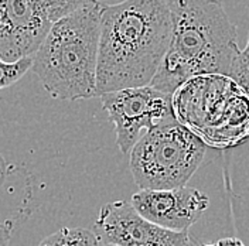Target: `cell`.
Returning a JSON list of instances; mask_svg holds the SVG:
<instances>
[{"mask_svg": "<svg viewBox=\"0 0 249 246\" xmlns=\"http://www.w3.org/2000/svg\"><path fill=\"white\" fill-rule=\"evenodd\" d=\"M12 241V224L0 222V246H10Z\"/></svg>", "mask_w": 249, "mask_h": 246, "instance_id": "obj_14", "label": "cell"}, {"mask_svg": "<svg viewBox=\"0 0 249 246\" xmlns=\"http://www.w3.org/2000/svg\"><path fill=\"white\" fill-rule=\"evenodd\" d=\"M161 1L170 13L171 40L149 85L173 95L197 75L228 77L239 47L224 0Z\"/></svg>", "mask_w": 249, "mask_h": 246, "instance_id": "obj_2", "label": "cell"}, {"mask_svg": "<svg viewBox=\"0 0 249 246\" xmlns=\"http://www.w3.org/2000/svg\"><path fill=\"white\" fill-rule=\"evenodd\" d=\"M207 144L177 119L143 133L130 149V171L140 190L186 185L201 166Z\"/></svg>", "mask_w": 249, "mask_h": 246, "instance_id": "obj_5", "label": "cell"}, {"mask_svg": "<svg viewBox=\"0 0 249 246\" xmlns=\"http://www.w3.org/2000/svg\"><path fill=\"white\" fill-rule=\"evenodd\" d=\"M173 108L205 144L231 147L249 136V93L227 75L190 78L173 93Z\"/></svg>", "mask_w": 249, "mask_h": 246, "instance_id": "obj_4", "label": "cell"}, {"mask_svg": "<svg viewBox=\"0 0 249 246\" xmlns=\"http://www.w3.org/2000/svg\"><path fill=\"white\" fill-rule=\"evenodd\" d=\"M38 246H99V238L91 229L62 228L44 238Z\"/></svg>", "mask_w": 249, "mask_h": 246, "instance_id": "obj_10", "label": "cell"}, {"mask_svg": "<svg viewBox=\"0 0 249 246\" xmlns=\"http://www.w3.org/2000/svg\"><path fill=\"white\" fill-rule=\"evenodd\" d=\"M130 204L146 219L171 231H188L207 211L210 198L193 187L140 190Z\"/></svg>", "mask_w": 249, "mask_h": 246, "instance_id": "obj_8", "label": "cell"}, {"mask_svg": "<svg viewBox=\"0 0 249 246\" xmlns=\"http://www.w3.org/2000/svg\"><path fill=\"white\" fill-rule=\"evenodd\" d=\"M51 26L36 0H0V58L30 57Z\"/></svg>", "mask_w": 249, "mask_h": 246, "instance_id": "obj_9", "label": "cell"}, {"mask_svg": "<svg viewBox=\"0 0 249 246\" xmlns=\"http://www.w3.org/2000/svg\"><path fill=\"white\" fill-rule=\"evenodd\" d=\"M99 246H118V245H113V244H108V242H102V241H99Z\"/></svg>", "mask_w": 249, "mask_h": 246, "instance_id": "obj_16", "label": "cell"}, {"mask_svg": "<svg viewBox=\"0 0 249 246\" xmlns=\"http://www.w3.org/2000/svg\"><path fill=\"white\" fill-rule=\"evenodd\" d=\"M170 40V13L161 0H124L112 6L104 4L96 93L149 85Z\"/></svg>", "mask_w": 249, "mask_h": 246, "instance_id": "obj_1", "label": "cell"}, {"mask_svg": "<svg viewBox=\"0 0 249 246\" xmlns=\"http://www.w3.org/2000/svg\"><path fill=\"white\" fill-rule=\"evenodd\" d=\"M31 68V55L16 61H6L0 58V91L12 87L24 77Z\"/></svg>", "mask_w": 249, "mask_h": 246, "instance_id": "obj_11", "label": "cell"}, {"mask_svg": "<svg viewBox=\"0 0 249 246\" xmlns=\"http://www.w3.org/2000/svg\"><path fill=\"white\" fill-rule=\"evenodd\" d=\"M93 228L99 241L118 246H191L188 231L159 227L126 201L105 204Z\"/></svg>", "mask_w": 249, "mask_h": 246, "instance_id": "obj_7", "label": "cell"}, {"mask_svg": "<svg viewBox=\"0 0 249 246\" xmlns=\"http://www.w3.org/2000/svg\"><path fill=\"white\" fill-rule=\"evenodd\" d=\"M202 246H218L217 244H207V245H202Z\"/></svg>", "mask_w": 249, "mask_h": 246, "instance_id": "obj_17", "label": "cell"}, {"mask_svg": "<svg viewBox=\"0 0 249 246\" xmlns=\"http://www.w3.org/2000/svg\"><path fill=\"white\" fill-rule=\"evenodd\" d=\"M218 246H245L244 242L238 238H224L217 242Z\"/></svg>", "mask_w": 249, "mask_h": 246, "instance_id": "obj_15", "label": "cell"}, {"mask_svg": "<svg viewBox=\"0 0 249 246\" xmlns=\"http://www.w3.org/2000/svg\"><path fill=\"white\" fill-rule=\"evenodd\" d=\"M88 1L89 0H36L37 6L51 23L72 13Z\"/></svg>", "mask_w": 249, "mask_h": 246, "instance_id": "obj_12", "label": "cell"}, {"mask_svg": "<svg viewBox=\"0 0 249 246\" xmlns=\"http://www.w3.org/2000/svg\"><path fill=\"white\" fill-rule=\"evenodd\" d=\"M228 77L231 78L239 88H242L245 92L249 93V33L247 47L244 50H239V53L233 58Z\"/></svg>", "mask_w": 249, "mask_h": 246, "instance_id": "obj_13", "label": "cell"}, {"mask_svg": "<svg viewBox=\"0 0 249 246\" xmlns=\"http://www.w3.org/2000/svg\"><path fill=\"white\" fill-rule=\"evenodd\" d=\"M104 3L87 4L51 23L31 55V71L54 99L82 101L98 96L96 64Z\"/></svg>", "mask_w": 249, "mask_h": 246, "instance_id": "obj_3", "label": "cell"}, {"mask_svg": "<svg viewBox=\"0 0 249 246\" xmlns=\"http://www.w3.org/2000/svg\"><path fill=\"white\" fill-rule=\"evenodd\" d=\"M116 133L121 153H129L140 135L163 123L176 121L173 95L152 85L122 88L99 95Z\"/></svg>", "mask_w": 249, "mask_h": 246, "instance_id": "obj_6", "label": "cell"}]
</instances>
